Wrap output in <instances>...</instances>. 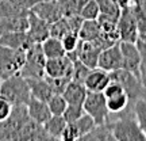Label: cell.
Segmentation results:
<instances>
[{
  "instance_id": "obj_19",
  "label": "cell",
  "mask_w": 146,
  "mask_h": 141,
  "mask_svg": "<svg viewBox=\"0 0 146 141\" xmlns=\"http://www.w3.org/2000/svg\"><path fill=\"white\" fill-rule=\"evenodd\" d=\"M27 82H29V86H30L31 96H34L36 99L47 102L52 98V95L54 94L50 83L47 82L46 76H43V78H30L27 79Z\"/></svg>"
},
{
  "instance_id": "obj_14",
  "label": "cell",
  "mask_w": 146,
  "mask_h": 141,
  "mask_svg": "<svg viewBox=\"0 0 146 141\" xmlns=\"http://www.w3.org/2000/svg\"><path fill=\"white\" fill-rule=\"evenodd\" d=\"M27 113H29V117L31 118L33 121H35L38 124H45L50 117H52V111L49 109V105L47 102L41 99H36L34 96L30 98V100L27 102Z\"/></svg>"
},
{
  "instance_id": "obj_27",
  "label": "cell",
  "mask_w": 146,
  "mask_h": 141,
  "mask_svg": "<svg viewBox=\"0 0 146 141\" xmlns=\"http://www.w3.org/2000/svg\"><path fill=\"white\" fill-rule=\"evenodd\" d=\"M100 15V8L98 4V0H88L87 4L83 7L80 12V16L84 21H96Z\"/></svg>"
},
{
  "instance_id": "obj_28",
  "label": "cell",
  "mask_w": 146,
  "mask_h": 141,
  "mask_svg": "<svg viewBox=\"0 0 146 141\" xmlns=\"http://www.w3.org/2000/svg\"><path fill=\"white\" fill-rule=\"evenodd\" d=\"M134 16H135L139 37L146 34V4H131Z\"/></svg>"
},
{
  "instance_id": "obj_22",
  "label": "cell",
  "mask_w": 146,
  "mask_h": 141,
  "mask_svg": "<svg viewBox=\"0 0 146 141\" xmlns=\"http://www.w3.org/2000/svg\"><path fill=\"white\" fill-rule=\"evenodd\" d=\"M42 49L46 58H57L66 56V50L62 46V41L52 35L42 42Z\"/></svg>"
},
{
  "instance_id": "obj_32",
  "label": "cell",
  "mask_w": 146,
  "mask_h": 141,
  "mask_svg": "<svg viewBox=\"0 0 146 141\" xmlns=\"http://www.w3.org/2000/svg\"><path fill=\"white\" fill-rule=\"evenodd\" d=\"M137 46L141 53V65H139V75H141V83L146 88V42L143 39L137 41Z\"/></svg>"
},
{
  "instance_id": "obj_5",
  "label": "cell",
  "mask_w": 146,
  "mask_h": 141,
  "mask_svg": "<svg viewBox=\"0 0 146 141\" xmlns=\"http://www.w3.org/2000/svg\"><path fill=\"white\" fill-rule=\"evenodd\" d=\"M84 111L95 120L96 125L108 122L110 111L107 109V100L103 92L100 91H88L83 103Z\"/></svg>"
},
{
  "instance_id": "obj_10",
  "label": "cell",
  "mask_w": 146,
  "mask_h": 141,
  "mask_svg": "<svg viewBox=\"0 0 146 141\" xmlns=\"http://www.w3.org/2000/svg\"><path fill=\"white\" fill-rule=\"evenodd\" d=\"M27 34L34 43H42L50 37V23L34 14L31 10L29 12V29Z\"/></svg>"
},
{
  "instance_id": "obj_39",
  "label": "cell",
  "mask_w": 146,
  "mask_h": 141,
  "mask_svg": "<svg viewBox=\"0 0 146 141\" xmlns=\"http://www.w3.org/2000/svg\"><path fill=\"white\" fill-rule=\"evenodd\" d=\"M139 38H141V39H143V41L146 42V34H142V35L139 37Z\"/></svg>"
},
{
  "instance_id": "obj_11",
  "label": "cell",
  "mask_w": 146,
  "mask_h": 141,
  "mask_svg": "<svg viewBox=\"0 0 146 141\" xmlns=\"http://www.w3.org/2000/svg\"><path fill=\"white\" fill-rule=\"evenodd\" d=\"M45 76L47 78H62L73 76V61L68 56L57 58H47L45 65Z\"/></svg>"
},
{
  "instance_id": "obj_3",
  "label": "cell",
  "mask_w": 146,
  "mask_h": 141,
  "mask_svg": "<svg viewBox=\"0 0 146 141\" xmlns=\"http://www.w3.org/2000/svg\"><path fill=\"white\" fill-rule=\"evenodd\" d=\"M26 61L25 49H12L0 45V78L5 79L21 73Z\"/></svg>"
},
{
  "instance_id": "obj_29",
  "label": "cell",
  "mask_w": 146,
  "mask_h": 141,
  "mask_svg": "<svg viewBox=\"0 0 146 141\" xmlns=\"http://www.w3.org/2000/svg\"><path fill=\"white\" fill-rule=\"evenodd\" d=\"M73 124H74V126H76L77 132L80 133V138H81L84 134H87L88 132L92 130L94 126L96 125V124H95V120L89 114H87V113H84V114L81 115L77 121H74Z\"/></svg>"
},
{
  "instance_id": "obj_37",
  "label": "cell",
  "mask_w": 146,
  "mask_h": 141,
  "mask_svg": "<svg viewBox=\"0 0 146 141\" xmlns=\"http://www.w3.org/2000/svg\"><path fill=\"white\" fill-rule=\"evenodd\" d=\"M112 1L119 7L120 10H122V8H126V7H130V5L133 4V0H112Z\"/></svg>"
},
{
  "instance_id": "obj_6",
  "label": "cell",
  "mask_w": 146,
  "mask_h": 141,
  "mask_svg": "<svg viewBox=\"0 0 146 141\" xmlns=\"http://www.w3.org/2000/svg\"><path fill=\"white\" fill-rule=\"evenodd\" d=\"M116 29H118V34H119L120 41L137 42L139 39L138 25H137L135 16H134L131 5L120 10V15L118 18Z\"/></svg>"
},
{
  "instance_id": "obj_30",
  "label": "cell",
  "mask_w": 146,
  "mask_h": 141,
  "mask_svg": "<svg viewBox=\"0 0 146 141\" xmlns=\"http://www.w3.org/2000/svg\"><path fill=\"white\" fill-rule=\"evenodd\" d=\"M98 4L100 8V14L103 15H108L112 18H119L120 15V8L115 4L112 0H98Z\"/></svg>"
},
{
  "instance_id": "obj_15",
  "label": "cell",
  "mask_w": 146,
  "mask_h": 141,
  "mask_svg": "<svg viewBox=\"0 0 146 141\" xmlns=\"http://www.w3.org/2000/svg\"><path fill=\"white\" fill-rule=\"evenodd\" d=\"M111 82L110 72L104 71L102 68H94L89 71V73L85 78V87L88 91H100L103 92V90L107 87V84Z\"/></svg>"
},
{
  "instance_id": "obj_9",
  "label": "cell",
  "mask_w": 146,
  "mask_h": 141,
  "mask_svg": "<svg viewBox=\"0 0 146 141\" xmlns=\"http://www.w3.org/2000/svg\"><path fill=\"white\" fill-rule=\"evenodd\" d=\"M74 52L77 54L78 60L83 64H85L88 68H98V61H99V54L102 52V47L96 42L80 41Z\"/></svg>"
},
{
  "instance_id": "obj_2",
  "label": "cell",
  "mask_w": 146,
  "mask_h": 141,
  "mask_svg": "<svg viewBox=\"0 0 146 141\" xmlns=\"http://www.w3.org/2000/svg\"><path fill=\"white\" fill-rule=\"evenodd\" d=\"M115 141H146L134 114L116 115V120H108Z\"/></svg>"
},
{
  "instance_id": "obj_23",
  "label": "cell",
  "mask_w": 146,
  "mask_h": 141,
  "mask_svg": "<svg viewBox=\"0 0 146 141\" xmlns=\"http://www.w3.org/2000/svg\"><path fill=\"white\" fill-rule=\"evenodd\" d=\"M102 29L98 19L96 21H83V25L78 30L80 41H96L100 37Z\"/></svg>"
},
{
  "instance_id": "obj_8",
  "label": "cell",
  "mask_w": 146,
  "mask_h": 141,
  "mask_svg": "<svg viewBox=\"0 0 146 141\" xmlns=\"http://www.w3.org/2000/svg\"><path fill=\"white\" fill-rule=\"evenodd\" d=\"M120 50L123 57V67L122 68L135 75L141 79L139 75V65H141V53L137 46V42H126L120 41Z\"/></svg>"
},
{
  "instance_id": "obj_4",
  "label": "cell",
  "mask_w": 146,
  "mask_h": 141,
  "mask_svg": "<svg viewBox=\"0 0 146 141\" xmlns=\"http://www.w3.org/2000/svg\"><path fill=\"white\" fill-rule=\"evenodd\" d=\"M46 56L42 49V43H33L26 50V61L21 71V75L26 79L43 78L45 76V65Z\"/></svg>"
},
{
  "instance_id": "obj_24",
  "label": "cell",
  "mask_w": 146,
  "mask_h": 141,
  "mask_svg": "<svg viewBox=\"0 0 146 141\" xmlns=\"http://www.w3.org/2000/svg\"><path fill=\"white\" fill-rule=\"evenodd\" d=\"M133 113H134V117H135L139 128L142 129L143 134L146 136V95L138 98V99L134 102Z\"/></svg>"
},
{
  "instance_id": "obj_12",
  "label": "cell",
  "mask_w": 146,
  "mask_h": 141,
  "mask_svg": "<svg viewBox=\"0 0 146 141\" xmlns=\"http://www.w3.org/2000/svg\"><path fill=\"white\" fill-rule=\"evenodd\" d=\"M31 11L50 25L62 18V11L58 0H41L33 7Z\"/></svg>"
},
{
  "instance_id": "obj_25",
  "label": "cell",
  "mask_w": 146,
  "mask_h": 141,
  "mask_svg": "<svg viewBox=\"0 0 146 141\" xmlns=\"http://www.w3.org/2000/svg\"><path fill=\"white\" fill-rule=\"evenodd\" d=\"M47 105L52 111V115H62L65 109L68 107V102L62 94H53L52 98L47 100Z\"/></svg>"
},
{
  "instance_id": "obj_35",
  "label": "cell",
  "mask_w": 146,
  "mask_h": 141,
  "mask_svg": "<svg viewBox=\"0 0 146 141\" xmlns=\"http://www.w3.org/2000/svg\"><path fill=\"white\" fill-rule=\"evenodd\" d=\"M61 140L62 141H76L80 140V133L77 132L76 126L73 122H68L66 126H65V130H64L62 136H61Z\"/></svg>"
},
{
  "instance_id": "obj_33",
  "label": "cell",
  "mask_w": 146,
  "mask_h": 141,
  "mask_svg": "<svg viewBox=\"0 0 146 141\" xmlns=\"http://www.w3.org/2000/svg\"><path fill=\"white\" fill-rule=\"evenodd\" d=\"M84 107L81 105H68V107L64 111V118L66 122H74L84 114Z\"/></svg>"
},
{
  "instance_id": "obj_17",
  "label": "cell",
  "mask_w": 146,
  "mask_h": 141,
  "mask_svg": "<svg viewBox=\"0 0 146 141\" xmlns=\"http://www.w3.org/2000/svg\"><path fill=\"white\" fill-rule=\"evenodd\" d=\"M27 29H29V14L0 18V35L5 33L27 31Z\"/></svg>"
},
{
  "instance_id": "obj_31",
  "label": "cell",
  "mask_w": 146,
  "mask_h": 141,
  "mask_svg": "<svg viewBox=\"0 0 146 141\" xmlns=\"http://www.w3.org/2000/svg\"><path fill=\"white\" fill-rule=\"evenodd\" d=\"M91 68H88L85 64H83L80 60H74L73 61V76L72 80H76V82H80V83H84L85 82V78L89 73Z\"/></svg>"
},
{
  "instance_id": "obj_16",
  "label": "cell",
  "mask_w": 146,
  "mask_h": 141,
  "mask_svg": "<svg viewBox=\"0 0 146 141\" xmlns=\"http://www.w3.org/2000/svg\"><path fill=\"white\" fill-rule=\"evenodd\" d=\"M34 42L30 39L27 31H15L5 33L0 35V45L8 46L12 49H25L27 50Z\"/></svg>"
},
{
  "instance_id": "obj_1",
  "label": "cell",
  "mask_w": 146,
  "mask_h": 141,
  "mask_svg": "<svg viewBox=\"0 0 146 141\" xmlns=\"http://www.w3.org/2000/svg\"><path fill=\"white\" fill-rule=\"evenodd\" d=\"M0 95L4 96L12 106L27 105L31 98V91L27 79L21 73H16L10 78L1 79Z\"/></svg>"
},
{
  "instance_id": "obj_34",
  "label": "cell",
  "mask_w": 146,
  "mask_h": 141,
  "mask_svg": "<svg viewBox=\"0 0 146 141\" xmlns=\"http://www.w3.org/2000/svg\"><path fill=\"white\" fill-rule=\"evenodd\" d=\"M61 41H62L64 49L66 50V53H69L76 50L78 42H80V38H78V34H76V33H68L66 35H64L61 38Z\"/></svg>"
},
{
  "instance_id": "obj_20",
  "label": "cell",
  "mask_w": 146,
  "mask_h": 141,
  "mask_svg": "<svg viewBox=\"0 0 146 141\" xmlns=\"http://www.w3.org/2000/svg\"><path fill=\"white\" fill-rule=\"evenodd\" d=\"M80 140L83 141H115V137L112 134L110 122L102 124V125H95L94 129L84 134Z\"/></svg>"
},
{
  "instance_id": "obj_36",
  "label": "cell",
  "mask_w": 146,
  "mask_h": 141,
  "mask_svg": "<svg viewBox=\"0 0 146 141\" xmlns=\"http://www.w3.org/2000/svg\"><path fill=\"white\" fill-rule=\"evenodd\" d=\"M12 107H14V106L11 105L4 96L0 95V122H1V121H5L10 117L11 113H12Z\"/></svg>"
},
{
  "instance_id": "obj_38",
  "label": "cell",
  "mask_w": 146,
  "mask_h": 141,
  "mask_svg": "<svg viewBox=\"0 0 146 141\" xmlns=\"http://www.w3.org/2000/svg\"><path fill=\"white\" fill-rule=\"evenodd\" d=\"M133 4H146V0H133Z\"/></svg>"
},
{
  "instance_id": "obj_18",
  "label": "cell",
  "mask_w": 146,
  "mask_h": 141,
  "mask_svg": "<svg viewBox=\"0 0 146 141\" xmlns=\"http://www.w3.org/2000/svg\"><path fill=\"white\" fill-rule=\"evenodd\" d=\"M88 94V90L85 87L84 83L76 82V80H70L66 88L64 90V98L66 99L68 105H81L83 106L85 96Z\"/></svg>"
},
{
  "instance_id": "obj_21",
  "label": "cell",
  "mask_w": 146,
  "mask_h": 141,
  "mask_svg": "<svg viewBox=\"0 0 146 141\" xmlns=\"http://www.w3.org/2000/svg\"><path fill=\"white\" fill-rule=\"evenodd\" d=\"M66 121L64 118V115H52L49 120L43 124L45 130L50 137V140H61L65 126H66Z\"/></svg>"
},
{
  "instance_id": "obj_26",
  "label": "cell",
  "mask_w": 146,
  "mask_h": 141,
  "mask_svg": "<svg viewBox=\"0 0 146 141\" xmlns=\"http://www.w3.org/2000/svg\"><path fill=\"white\" fill-rule=\"evenodd\" d=\"M68 33H73L70 30V26H69L68 21H66V18L62 16V18H60L58 21H56L54 23L50 25V35L52 37H56V38H62L64 35H66Z\"/></svg>"
},
{
  "instance_id": "obj_13",
  "label": "cell",
  "mask_w": 146,
  "mask_h": 141,
  "mask_svg": "<svg viewBox=\"0 0 146 141\" xmlns=\"http://www.w3.org/2000/svg\"><path fill=\"white\" fill-rule=\"evenodd\" d=\"M18 140L41 141V140H50V137L47 134V132L45 130V126L42 125V124H38L35 121H33L30 118L25 124V126L22 128V130L19 132Z\"/></svg>"
},
{
  "instance_id": "obj_7",
  "label": "cell",
  "mask_w": 146,
  "mask_h": 141,
  "mask_svg": "<svg viewBox=\"0 0 146 141\" xmlns=\"http://www.w3.org/2000/svg\"><path fill=\"white\" fill-rule=\"evenodd\" d=\"M123 67V57H122V50H120V41L102 49L99 54V61H98V68H102L107 72H112L116 69H120Z\"/></svg>"
},
{
  "instance_id": "obj_40",
  "label": "cell",
  "mask_w": 146,
  "mask_h": 141,
  "mask_svg": "<svg viewBox=\"0 0 146 141\" xmlns=\"http://www.w3.org/2000/svg\"><path fill=\"white\" fill-rule=\"evenodd\" d=\"M0 83H1V78H0Z\"/></svg>"
}]
</instances>
